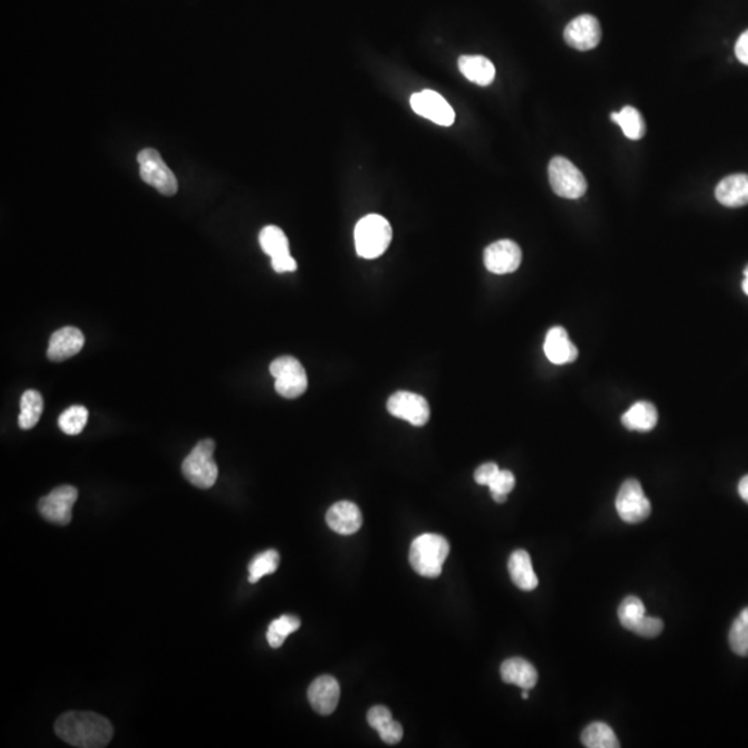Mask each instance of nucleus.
I'll return each mask as SVG.
<instances>
[{"label":"nucleus","mask_w":748,"mask_h":748,"mask_svg":"<svg viewBox=\"0 0 748 748\" xmlns=\"http://www.w3.org/2000/svg\"><path fill=\"white\" fill-rule=\"evenodd\" d=\"M279 563L280 556L276 551H263V553L254 557L253 561L248 566V571H250L248 580L251 583H256L265 575L273 574L279 567Z\"/></svg>","instance_id":"c85d7f7f"},{"label":"nucleus","mask_w":748,"mask_h":748,"mask_svg":"<svg viewBox=\"0 0 748 748\" xmlns=\"http://www.w3.org/2000/svg\"><path fill=\"white\" fill-rule=\"evenodd\" d=\"M77 499L78 489L75 486H57L49 495L43 496L39 501V513L44 520L53 524H70L72 519V506Z\"/></svg>","instance_id":"1a4fd4ad"},{"label":"nucleus","mask_w":748,"mask_h":748,"mask_svg":"<svg viewBox=\"0 0 748 748\" xmlns=\"http://www.w3.org/2000/svg\"><path fill=\"white\" fill-rule=\"evenodd\" d=\"M378 732L381 740L387 744H397V743L401 742L402 736H404V729H402L401 724L394 721V719L384 724L383 728L379 729Z\"/></svg>","instance_id":"72a5a7b5"},{"label":"nucleus","mask_w":748,"mask_h":748,"mask_svg":"<svg viewBox=\"0 0 748 748\" xmlns=\"http://www.w3.org/2000/svg\"><path fill=\"white\" fill-rule=\"evenodd\" d=\"M389 721H392L391 711L384 705H376L368 713L369 724L376 731L383 728L384 724H388Z\"/></svg>","instance_id":"f704fd0d"},{"label":"nucleus","mask_w":748,"mask_h":748,"mask_svg":"<svg viewBox=\"0 0 748 748\" xmlns=\"http://www.w3.org/2000/svg\"><path fill=\"white\" fill-rule=\"evenodd\" d=\"M664 622L660 619H654V617L646 616L639 624L635 628L634 632L638 637L651 638L658 637L663 632Z\"/></svg>","instance_id":"473e14b6"},{"label":"nucleus","mask_w":748,"mask_h":748,"mask_svg":"<svg viewBox=\"0 0 748 748\" xmlns=\"http://www.w3.org/2000/svg\"><path fill=\"white\" fill-rule=\"evenodd\" d=\"M57 736L80 748H103L112 737L109 719L89 711H72L57 719L54 724Z\"/></svg>","instance_id":"f257e3e1"},{"label":"nucleus","mask_w":748,"mask_h":748,"mask_svg":"<svg viewBox=\"0 0 748 748\" xmlns=\"http://www.w3.org/2000/svg\"><path fill=\"white\" fill-rule=\"evenodd\" d=\"M410 106L416 114L422 115L434 124L451 127L455 122V111L451 104L436 91L426 89L410 98Z\"/></svg>","instance_id":"9b49d317"},{"label":"nucleus","mask_w":748,"mask_h":748,"mask_svg":"<svg viewBox=\"0 0 748 748\" xmlns=\"http://www.w3.org/2000/svg\"><path fill=\"white\" fill-rule=\"evenodd\" d=\"M715 197L722 206L739 208L748 204V175L734 174L722 179L715 189Z\"/></svg>","instance_id":"a211bd4d"},{"label":"nucleus","mask_w":748,"mask_h":748,"mask_svg":"<svg viewBox=\"0 0 748 748\" xmlns=\"http://www.w3.org/2000/svg\"><path fill=\"white\" fill-rule=\"evenodd\" d=\"M392 239V227L384 216L370 214L355 226V247L358 255L374 260L383 255Z\"/></svg>","instance_id":"7ed1b4c3"},{"label":"nucleus","mask_w":748,"mask_h":748,"mask_svg":"<svg viewBox=\"0 0 748 748\" xmlns=\"http://www.w3.org/2000/svg\"><path fill=\"white\" fill-rule=\"evenodd\" d=\"M621 422L628 430L647 433L657 426L658 412L650 402H637L624 413Z\"/></svg>","instance_id":"4be33fe9"},{"label":"nucleus","mask_w":748,"mask_h":748,"mask_svg":"<svg viewBox=\"0 0 748 748\" xmlns=\"http://www.w3.org/2000/svg\"><path fill=\"white\" fill-rule=\"evenodd\" d=\"M510 578L513 583L520 588L522 590H533L538 587V577L533 571L532 561H531L530 554L525 551H513L510 556L509 563Z\"/></svg>","instance_id":"aec40b11"},{"label":"nucleus","mask_w":748,"mask_h":748,"mask_svg":"<svg viewBox=\"0 0 748 748\" xmlns=\"http://www.w3.org/2000/svg\"><path fill=\"white\" fill-rule=\"evenodd\" d=\"M260 245L264 253L271 256V260L290 254L289 239H287L286 233L280 227L273 226V225H269V226H265L261 230Z\"/></svg>","instance_id":"a878e982"},{"label":"nucleus","mask_w":748,"mask_h":748,"mask_svg":"<svg viewBox=\"0 0 748 748\" xmlns=\"http://www.w3.org/2000/svg\"><path fill=\"white\" fill-rule=\"evenodd\" d=\"M20 408L18 426L23 430H31L38 425L39 418L43 412V398L35 389H28L21 397Z\"/></svg>","instance_id":"b1692460"},{"label":"nucleus","mask_w":748,"mask_h":748,"mask_svg":"<svg viewBox=\"0 0 748 748\" xmlns=\"http://www.w3.org/2000/svg\"><path fill=\"white\" fill-rule=\"evenodd\" d=\"M460 72L470 82L480 86H488L496 77L495 65L484 56H462L457 62Z\"/></svg>","instance_id":"412c9836"},{"label":"nucleus","mask_w":748,"mask_h":748,"mask_svg":"<svg viewBox=\"0 0 748 748\" xmlns=\"http://www.w3.org/2000/svg\"><path fill=\"white\" fill-rule=\"evenodd\" d=\"M326 523L334 532L340 535H352L362 527V513L360 507L352 502H337L327 510Z\"/></svg>","instance_id":"2eb2a0df"},{"label":"nucleus","mask_w":748,"mask_h":748,"mask_svg":"<svg viewBox=\"0 0 748 748\" xmlns=\"http://www.w3.org/2000/svg\"><path fill=\"white\" fill-rule=\"evenodd\" d=\"M88 417V409L81 405H75V407L68 408L60 415L59 427L67 436H78L85 428Z\"/></svg>","instance_id":"c756f323"},{"label":"nucleus","mask_w":748,"mask_h":748,"mask_svg":"<svg viewBox=\"0 0 748 748\" xmlns=\"http://www.w3.org/2000/svg\"><path fill=\"white\" fill-rule=\"evenodd\" d=\"M522 248L512 240H499L484 251V264L489 272L507 274L516 272L522 265Z\"/></svg>","instance_id":"f8f14e48"},{"label":"nucleus","mask_w":748,"mask_h":748,"mask_svg":"<svg viewBox=\"0 0 748 748\" xmlns=\"http://www.w3.org/2000/svg\"><path fill=\"white\" fill-rule=\"evenodd\" d=\"M646 617L645 604L635 596H628L619 607V619L625 629L634 632L637 625Z\"/></svg>","instance_id":"cd10ccee"},{"label":"nucleus","mask_w":748,"mask_h":748,"mask_svg":"<svg viewBox=\"0 0 748 748\" xmlns=\"http://www.w3.org/2000/svg\"><path fill=\"white\" fill-rule=\"evenodd\" d=\"M739 495L745 503H748V475L743 477L739 483Z\"/></svg>","instance_id":"58836bf2"},{"label":"nucleus","mask_w":748,"mask_h":748,"mask_svg":"<svg viewBox=\"0 0 748 748\" xmlns=\"http://www.w3.org/2000/svg\"><path fill=\"white\" fill-rule=\"evenodd\" d=\"M301 621L295 616H282L274 619L269 625L268 632H266V639H268L271 647L279 648L286 642L287 637L292 635L295 630L300 629Z\"/></svg>","instance_id":"bb28decb"},{"label":"nucleus","mask_w":748,"mask_h":748,"mask_svg":"<svg viewBox=\"0 0 748 748\" xmlns=\"http://www.w3.org/2000/svg\"><path fill=\"white\" fill-rule=\"evenodd\" d=\"M514 485H516V478L513 473L509 470H499L498 475L494 477L488 486L494 501L496 503H504L507 501V495L514 489Z\"/></svg>","instance_id":"7c9ffc66"},{"label":"nucleus","mask_w":748,"mask_h":748,"mask_svg":"<svg viewBox=\"0 0 748 748\" xmlns=\"http://www.w3.org/2000/svg\"><path fill=\"white\" fill-rule=\"evenodd\" d=\"M744 276L748 277V265L747 268L744 269Z\"/></svg>","instance_id":"a19ab883"},{"label":"nucleus","mask_w":748,"mask_h":748,"mask_svg":"<svg viewBox=\"0 0 748 748\" xmlns=\"http://www.w3.org/2000/svg\"><path fill=\"white\" fill-rule=\"evenodd\" d=\"M140 177L153 186L161 195L174 196L177 192V180L174 172L167 167L156 149H145L138 154Z\"/></svg>","instance_id":"6e6552de"},{"label":"nucleus","mask_w":748,"mask_h":748,"mask_svg":"<svg viewBox=\"0 0 748 748\" xmlns=\"http://www.w3.org/2000/svg\"><path fill=\"white\" fill-rule=\"evenodd\" d=\"M501 676L504 684L516 685L522 689H532L538 682V672L532 664L524 658L513 657L503 661Z\"/></svg>","instance_id":"6ab92c4d"},{"label":"nucleus","mask_w":748,"mask_h":748,"mask_svg":"<svg viewBox=\"0 0 748 748\" xmlns=\"http://www.w3.org/2000/svg\"><path fill=\"white\" fill-rule=\"evenodd\" d=\"M734 52H736V57L739 59V62L748 65V30L743 33L740 38L737 39Z\"/></svg>","instance_id":"4c0bfd02"},{"label":"nucleus","mask_w":748,"mask_h":748,"mask_svg":"<svg viewBox=\"0 0 748 748\" xmlns=\"http://www.w3.org/2000/svg\"><path fill=\"white\" fill-rule=\"evenodd\" d=\"M216 442L203 439L183 460L182 473L186 480L200 489H209L218 480V465L214 460Z\"/></svg>","instance_id":"20e7f679"},{"label":"nucleus","mask_w":748,"mask_h":748,"mask_svg":"<svg viewBox=\"0 0 748 748\" xmlns=\"http://www.w3.org/2000/svg\"><path fill=\"white\" fill-rule=\"evenodd\" d=\"M85 345V336L77 327H62L54 331L51 337L48 348V358L53 362H62L70 360L82 350Z\"/></svg>","instance_id":"dca6fc26"},{"label":"nucleus","mask_w":748,"mask_h":748,"mask_svg":"<svg viewBox=\"0 0 748 748\" xmlns=\"http://www.w3.org/2000/svg\"><path fill=\"white\" fill-rule=\"evenodd\" d=\"M387 409L395 417L407 420L416 427H422L430 420V405L425 397L415 392H395L387 402Z\"/></svg>","instance_id":"9d476101"},{"label":"nucleus","mask_w":748,"mask_h":748,"mask_svg":"<svg viewBox=\"0 0 748 748\" xmlns=\"http://www.w3.org/2000/svg\"><path fill=\"white\" fill-rule=\"evenodd\" d=\"M340 690L339 682L336 677L331 675H321L316 677L308 689V700L313 711L321 715H331L339 705Z\"/></svg>","instance_id":"4468645a"},{"label":"nucleus","mask_w":748,"mask_h":748,"mask_svg":"<svg viewBox=\"0 0 748 748\" xmlns=\"http://www.w3.org/2000/svg\"><path fill=\"white\" fill-rule=\"evenodd\" d=\"M610 119L621 128L624 135L630 140H639L645 136V120L635 107L625 106L619 112H611Z\"/></svg>","instance_id":"5701e85b"},{"label":"nucleus","mask_w":748,"mask_h":748,"mask_svg":"<svg viewBox=\"0 0 748 748\" xmlns=\"http://www.w3.org/2000/svg\"><path fill=\"white\" fill-rule=\"evenodd\" d=\"M274 378V389L280 397L295 399L308 389L307 371L294 357H280L269 366Z\"/></svg>","instance_id":"39448f33"},{"label":"nucleus","mask_w":748,"mask_h":748,"mask_svg":"<svg viewBox=\"0 0 748 748\" xmlns=\"http://www.w3.org/2000/svg\"><path fill=\"white\" fill-rule=\"evenodd\" d=\"M546 358L554 365L572 363L578 358V348L572 344L564 327H551L543 344Z\"/></svg>","instance_id":"f3484780"},{"label":"nucleus","mask_w":748,"mask_h":748,"mask_svg":"<svg viewBox=\"0 0 748 748\" xmlns=\"http://www.w3.org/2000/svg\"><path fill=\"white\" fill-rule=\"evenodd\" d=\"M729 645L740 657H748V624L740 617L734 619L729 630Z\"/></svg>","instance_id":"2f4dec72"},{"label":"nucleus","mask_w":748,"mask_h":748,"mask_svg":"<svg viewBox=\"0 0 748 748\" xmlns=\"http://www.w3.org/2000/svg\"><path fill=\"white\" fill-rule=\"evenodd\" d=\"M582 744L588 748H619L616 734L604 722H593L582 732Z\"/></svg>","instance_id":"393cba45"},{"label":"nucleus","mask_w":748,"mask_h":748,"mask_svg":"<svg viewBox=\"0 0 748 748\" xmlns=\"http://www.w3.org/2000/svg\"><path fill=\"white\" fill-rule=\"evenodd\" d=\"M601 39L600 23L590 14H582L570 21L564 30V41L577 51L595 49Z\"/></svg>","instance_id":"ddd939ff"},{"label":"nucleus","mask_w":748,"mask_h":748,"mask_svg":"<svg viewBox=\"0 0 748 748\" xmlns=\"http://www.w3.org/2000/svg\"><path fill=\"white\" fill-rule=\"evenodd\" d=\"M449 551V542L444 536L436 533L417 536L410 545V566L422 577H439Z\"/></svg>","instance_id":"f03ea898"},{"label":"nucleus","mask_w":748,"mask_h":748,"mask_svg":"<svg viewBox=\"0 0 748 748\" xmlns=\"http://www.w3.org/2000/svg\"><path fill=\"white\" fill-rule=\"evenodd\" d=\"M616 509L622 522L639 524L651 514V503L639 481L629 478L622 484L616 499Z\"/></svg>","instance_id":"0eeeda50"},{"label":"nucleus","mask_w":748,"mask_h":748,"mask_svg":"<svg viewBox=\"0 0 748 748\" xmlns=\"http://www.w3.org/2000/svg\"><path fill=\"white\" fill-rule=\"evenodd\" d=\"M498 465L495 463H485V465H481L475 473V483L480 484V485H489V483L494 480L496 475L499 473Z\"/></svg>","instance_id":"c9c22d12"},{"label":"nucleus","mask_w":748,"mask_h":748,"mask_svg":"<svg viewBox=\"0 0 748 748\" xmlns=\"http://www.w3.org/2000/svg\"><path fill=\"white\" fill-rule=\"evenodd\" d=\"M549 182L557 196L569 200L582 197L588 190L582 172L564 157H554L549 162Z\"/></svg>","instance_id":"423d86ee"},{"label":"nucleus","mask_w":748,"mask_h":748,"mask_svg":"<svg viewBox=\"0 0 748 748\" xmlns=\"http://www.w3.org/2000/svg\"><path fill=\"white\" fill-rule=\"evenodd\" d=\"M272 268L277 273H286V272L297 271V263H295L292 254H287V255L272 258Z\"/></svg>","instance_id":"e433bc0d"},{"label":"nucleus","mask_w":748,"mask_h":748,"mask_svg":"<svg viewBox=\"0 0 748 748\" xmlns=\"http://www.w3.org/2000/svg\"><path fill=\"white\" fill-rule=\"evenodd\" d=\"M743 292L748 295V277H745L744 282H743Z\"/></svg>","instance_id":"ea45409f"}]
</instances>
